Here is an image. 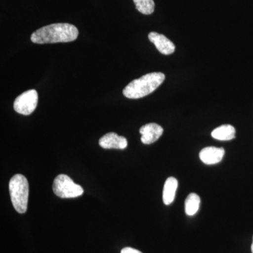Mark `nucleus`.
I'll list each match as a JSON object with an SVG mask.
<instances>
[{
    "mask_svg": "<svg viewBox=\"0 0 253 253\" xmlns=\"http://www.w3.org/2000/svg\"><path fill=\"white\" fill-rule=\"evenodd\" d=\"M79 31L70 23H54L37 30L32 34L31 41L36 44L70 42L77 39Z\"/></svg>",
    "mask_w": 253,
    "mask_h": 253,
    "instance_id": "f257e3e1",
    "label": "nucleus"
},
{
    "mask_svg": "<svg viewBox=\"0 0 253 253\" xmlns=\"http://www.w3.org/2000/svg\"><path fill=\"white\" fill-rule=\"evenodd\" d=\"M166 79L163 73H151L134 80L123 89V95L128 99H140L151 93L161 85Z\"/></svg>",
    "mask_w": 253,
    "mask_h": 253,
    "instance_id": "f03ea898",
    "label": "nucleus"
},
{
    "mask_svg": "<svg viewBox=\"0 0 253 253\" xmlns=\"http://www.w3.org/2000/svg\"><path fill=\"white\" fill-rule=\"evenodd\" d=\"M9 193L13 206L18 213L27 211L29 184L26 176L15 174L9 181Z\"/></svg>",
    "mask_w": 253,
    "mask_h": 253,
    "instance_id": "7ed1b4c3",
    "label": "nucleus"
},
{
    "mask_svg": "<svg viewBox=\"0 0 253 253\" xmlns=\"http://www.w3.org/2000/svg\"><path fill=\"white\" fill-rule=\"evenodd\" d=\"M53 191L61 199H71L82 196L84 190L79 184H76L66 174H59L53 183Z\"/></svg>",
    "mask_w": 253,
    "mask_h": 253,
    "instance_id": "20e7f679",
    "label": "nucleus"
},
{
    "mask_svg": "<svg viewBox=\"0 0 253 253\" xmlns=\"http://www.w3.org/2000/svg\"><path fill=\"white\" fill-rule=\"evenodd\" d=\"M38 102V94L35 89H29L15 99L14 109L20 114L28 116L36 109Z\"/></svg>",
    "mask_w": 253,
    "mask_h": 253,
    "instance_id": "39448f33",
    "label": "nucleus"
},
{
    "mask_svg": "<svg viewBox=\"0 0 253 253\" xmlns=\"http://www.w3.org/2000/svg\"><path fill=\"white\" fill-rule=\"evenodd\" d=\"M139 132L141 134V142L149 145L156 142L162 136L163 129L156 123H148L141 126Z\"/></svg>",
    "mask_w": 253,
    "mask_h": 253,
    "instance_id": "423d86ee",
    "label": "nucleus"
},
{
    "mask_svg": "<svg viewBox=\"0 0 253 253\" xmlns=\"http://www.w3.org/2000/svg\"><path fill=\"white\" fill-rule=\"evenodd\" d=\"M149 39L157 48L161 54L164 55L172 54L174 52L175 46L172 41L164 36L156 32H151L149 34Z\"/></svg>",
    "mask_w": 253,
    "mask_h": 253,
    "instance_id": "0eeeda50",
    "label": "nucleus"
},
{
    "mask_svg": "<svg viewBox=\"0 0 253 253\" xmlns=\"http://www.w3.org/2000/svg\"><path fill=\"white\" fill-rule=\"evenodd\" d=\"M99 145L106 149H125L127 146L126 137L118 136L116 133L110 132L105 134L99 139Z\"/></svg>",
    "mask_w": 253,
    "mask_h": 253,
    "instance_id": "6e6552de",
    "label": "nucleus"
},
{
    "mask_svg": "<svg viewBox=\"0 0 253 253\" xmlns=\"http://www.w3.org/2000/svg\"><path fill=\"white\" fill-rule=\"evenodd\" d=\"M225 151L223 148L209 146L201 150L199 154L200 159L206 165H214L221 162Z\"/></svg>",
    "mask_w": 253,
    "mask_h": 253,
    "instance_id": "1a4fd4ad",
    "label": "nucleus"
},
{
    "mask_svg": "<svg viewBox=\"0 0 253 253\" xmlns=\"http://www.w3.org/2000/svg\"><path fill=\"white\" fill-rule=\"evenodd\" d=\"M177 187L178 181L176 178L169 177L167 179L165 183L163 192V200L165 204L168 206L174 201Z\"/></svg>",
    "mask_w": 253,
    "mask_h": 253,
    "instance_id": "9d476101",
    "label": "nucleus"
},
{
    "mask_svg": "<svg viewBox=\"0 0 253 253\" xmlns=\"http://www.w3.org/2000/svg\"><path fill=\"white\" fill-rule=\"evenodd\" d=\"M214 139L219 141H230L236 136V129L231 125H223L215 128L211 133Z\"/></svg>",
    "mask_w": 253,
    "mask_h": 253,
    "instance_id": "9b49d317",
    "label": "nucleus"
},
{
    "mask_svg": "<svg viewBox=\"0 0 253 253\" xmlns=\"http://www.w3.org/2000/svg\"><path fill=\"white\" fill-rule=\"evenodd\" d=\"M200 204H201V199L199 195L190 194L186 198L185 201V212L187 215L193 216L199 210Z\"/></svg>",
    "mask_w": 253,
    "mask_h": 253,
    "instance_id": "f8f14e48",
    "label": "nucleus"
},
{
    "mask_svg": "<svg viewBox=\"0 0 253 253\" xmlns=\"http://www.w3.org/2000/svg\"><path fill=\"white\" fill-rule=\"evenodd\" d=\"M135 4L136 9L145 15L152 14L155 9L154 0H133Z\"/></svg>",
    "mask_w": 253,
    "mask_h": 253,
    "instance_id": "ddd939ff",
    "label": "nucleus"
},
{
    "mask_svg": "<svg viewBox=\"0 0 253 253\" xmlns=\"http://www.w3.org/2000/svg\"><path fill=\"white\" fill-rule=\"evenodd\" d=\"M121 253H142L141 251H138V250L132 249V248L126 247L124 248L121 251Z\"/></svg>",
    "mask_w": 253,
    "mask_h": 253,
    "instance_id": "4468645a",
    "label": "nucleus"
},
{
    "mask_svg": "<svg viewBox=\"0 0 253 253\" xmlns=\"http://www.w3.org/2000/svg\"><path fill=\"white\" fill-rule=\"evenodd\" d=\"M251 251H252V253H253V240L252 246H251Z\"/></svg>",
    "mask_w": 253,
    "mask_h": 253,
    "instance_id": "2eb2a0df",
    "label": "nucleus"
}]
</instances>
